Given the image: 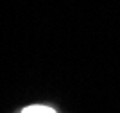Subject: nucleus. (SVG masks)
Listing matches in <instances>:
<instances>
[{
    "label": "nucleus",
    "instance_id": "obj_1",
    "mask_svg": "<svg viewBox=\"0 0 120 113\" xmlns=\"http://www.w3.org/2000/svg\"><path fill=\"white\" fill-rule=\"evenodd\" d=\"M22 113H57V111H54V109L49 108V106H43V104H32V106L23 108Z\"/></svg>",
    "mask_w": 120,
    "mask_h": 113
}]
</instances>
